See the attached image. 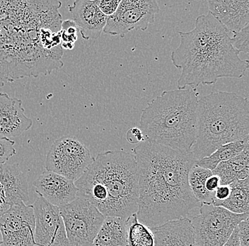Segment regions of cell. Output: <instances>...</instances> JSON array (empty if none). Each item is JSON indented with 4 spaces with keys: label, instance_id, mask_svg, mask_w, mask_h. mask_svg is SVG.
Listing matches in <instances>:
<instances>
[{
    "label": "cell",
    "instance_id": "obj_1",
    "mask_svg": "<svg viewBox=\"0 0 249 246\" xmlns=\"http://www.w3.org/2000/svg\"><path fill=\"white\" fill-rule=\"evenodd\" d=\"M61 6L60 1L0 0V87L63 66V53L46 51L40 42L42 29L61 30Z\"/></svg>",
    "mask_w": 249,
    "mask_h": 246
},
{
    "label": "cell",
    "instance_id": "obj_2",
    "mask_svg": "<svg viewBox=\"0 0 249 246\" xmlns=\"http://www.w3.org/2000/svg\"><path fill=\"white\" fill-rule=\"evenodd\" d=\"M138 169V222L148 228L187 218L201 204L193 194L188 174L192 152L144 140L132 149Z\"/></svg>",
    "mask_w": 249,
    "mask_h": 246
},
{
    "label": "cell",
    "instance_id": "obj_3",
    "mask_svg": "<svg viewBox=\"0 0 249 246\" xmlns=\"http://www.w3.org/2000/svg\"><path fill=\"white\" fill-rule=\"evenodd\" d=\"M180 44L172 51L171 60L181 71L178 89H192L215 84L220 78H241L249 68L233 47V34L211 13L197 17L190 32H179Z\"/></svg>",
    "mask_w": 249,
    "mask_h": 246
},
{
    "label": "cell",
    "instance_id": "obj_4",
    "mask_svg": "<svg viewBox=\"0 0 249 246\" xmlns=\"http://www.w3.org/2000/svg\"><path fill=\"white\" fill-rule=\"evenodd\" d=\"M74 183L77 197L89 202L105 217L127 220L138 211V169L132 152H100Z\"/></svg>",
    "mask_w": 249,
    "mask_h": 246
},
{
    "label": "cell",
    "instance_id": "obj_5",
    "mask_svg": "<svg viewBox=\"0 0 249 246\" xmlns=\"http://www.w3.org/2000/svg\"><path fill=\"white\" fill-rule=\"evenodd\" d=\"M198 93L192 88L166 90L142 111L144 140L191 152L196 139Z\"/></svg>",
    "mask_w": 249,
    "mask_h": 246
},
{
    "label": "cell",
    "instance_id": "obj_6",
    "mask_svg": "<svg viewBox=\"0 0 249 246\" xmlns=\"http://www.w3.org/2000/svg\"><path fill=\"white\" fill-rule=\"evenodd\" d=\"M249 139V102L228 92H211L198 100L196 139L191 152L196 162L219 146Z\"/></svg>",
    "mask_w": 249,
    "mask_h": 246
},
{
    "label": "cell",
    "instance_id": "obj_7",
    "mask_svg": "<svg viewBox=\"0 0 249 246\" xmlns=\"http://www.w3.org/2000/svg\"><path fill=\"white\" fill-rule=\"evenodd\" d=\"M199 208L200 214L191 219L197 246H223L239 223L249 219V214H233L213 205Z\"/></svg>",
    "mask_w": 249,
    "mask_h": 246
},
{
    "label": "cell",
    "instance_id": "obj_8",
    "mask_svg": "<svg viewBox=\"0 0 249 246\" xmlns=\"http://www.w3.org/2000/svg\"><path fill=\"white\" fill-rule=\"evenodd\" d=\"M59 208L69 246H92L105 216L81 197Z\"/></svg>",
    "mask_w": 249,
    "mask_h": 246
},
{
    "label": "cell",
    "instance_id": "obj_9",
    "mask_svg": "<svg viewBox=\"0 0 249 246\" xmlns=\"http://www.w3.org/2000/svg\"><path fill=\"white\" fill-rule=\"evenodd\" d=\"M93 160L83 143L74 137L64 135L56 140L48 151L46 169L75 183Z\"/></svg>",
    "mask_w": 249,
    "mask_h": 246
},
{
    "label": "cell",
    "instance_id": "obj_10",
    "mask_svg": "<svg viewBox=\"0 0 249 246\" xmlns=\"http://www.w3.org/2000/svg\"><path fill=\"white\" fill-rule=\"evenodd\" d=\"M160 10L156 0H123L116 12L108 17L103 32L124 38L131 31L144 32L155 23Z\"/></svg>",
    "mask_w": 249,
    "mask_h": 246
},
{
    "label": "cell",
    "instance_id": "obj_11",
    "mask_svg": "<svg viewBox=\"0 0 249 246\" xmlns=\"http://www.w3.org/2000/svg\"><path fill=\"white\" fill-rule=\"evenodd\" d=\"M0 246H37L32 205H13L0 215Z\"/></svg>",
    "mask_w": 249,
    "mask_h": 246
},
{
    "label": "cell",
    "instance_id": "obj_12",
    "mask_svg": "<svg viewBox=\"0 0 249 246\" xmlns=\"http://www.w3.org/2000/svg\"><path fill=\"white\" fill-rule=\"evenodd\" d=\"M32 206L37 246H69L59 207L51 205L40 194Z\"/></svg>",
    "mask_w": 249,
    "mask_h": 246
},
{
    "label": "cell",
    "instance_id": "obj_13",
    "mask_svg": "<svg viewBox=\"0 0 249 246\" xmlns=\"http://www.w3.org/2000/svg\"><path fill=\"white\" fill-rule=\"evenodd\" d=\"M33 185L37 194L54 206L68 205L77 197L74 182L51 171H44Z\"/></svg>",
    "mask_w": 249,
    "mask_h": 246
},
{
    "label": "cell",
    "instance_id": "obj_14",
    "mask_svg": "<svg viewBox=\"0 0 249 246\" xmlns=\"http://www.w3.org/2000/svg\"><path fill=\"white\" fill-rule=\"evenodd\" d=\"M69 11L84 39L96 40L100 37L108 17L101 12L96 0H76Z\"/></svg>",
    "mask_w": 249,
    "mask_h": 246
},
{
    "label": "cell",
    "instance_id": "obj_15",
    "mask_svg": "<svg viewBox=\"0 0 249 246\" xmlns=\"http://www.w3.org/2000/svg\"><path fill=\"white\" fill-rule=\"evenodd\" d=\"M32 125V119L25 114L22 101L0 93V136H19Z\"/></svg>",
    "mask_w": 249,
    "mask_h": 246
},
{
    "label": "cell",
    "instance_id": "obj_16",
    "mask_svg": "<svg viewBox=\"0 0 249 246\" xmlns=\"http://www.w3.org/2000/svg\"><path fill=\"white\" fill-rule=\"evenodd\" d=\"M209 12L231 34L240 32L249 23V0H210Z\"/></svg>",
    "mask_w": 249,
    "mask_h": 246
},
{
    "label": "cell",
    "instance_id": "obj_17",
    "mask_svg": "<svg viewBox=\"0 0 249 246\" xmlns=\"http://www.w3.org/2000/svg\"><path fill=\"white\" fill-rule=\"evenodd\" d=\"M155 236V246H197L191 219L171 221L150 228Z\"/></svg>",
    "mask_w": 249,
    "mask_h": 246
},
{
    "label": "cell",
    "instance_id": "obj_18",
    "mask_svg": "<svg viewBox=\"0 0 249 246\" xmlns=\"http://www.w3.org/2000/svg\"><path fill=\"white\" fill-rule=\"evenodd\" d=\"M0 183L9 206L29 202L27 179L18 163L0 165Z\"/></svg>",
    "mask_w": 249,
    "mask_h": 246
},
{
    "label": "cell",
    "instance_id": "obj_19",
    "mask_svg": "<svg viewBox=\"0 0 249 246\" xmlns=\"http://www.w3.org/2000/svg\"><path fill=\"white\" fill-rule=\"evenodd\" d=\"M246 148L239 155L222 162L212 172L220 180V185L230 184L249 178V152Z\"/></svg>",
    "mask_w": 249,
    "mask_h": 246
},
{
    "label": "cell",
    "instance_id": "obj_20",
    "mask_svg": "<svg viewBox=\"0 0 249 246\" xmlns=\"http://www.w3.org/2000/svg\"><path fill=\"white\" fill-rule=\"evenodd\" d=\"M92 246H128L126 220L116 216H106Z\"/></svg>",
    "mask_w": 249,
    "mask_h": 246
},
{
    "label": "cell",
    "instance_id": "obj_21",
    "mask_svg": "<svg viewBox=\"0 0 249 246\" xmlns=\"http://www.w3.org/2000/svg\"><path fill=\"white\" fill-rule=\"evenodd\" d=\"M249 178L230 184V194L225 200L214 199L213 205L221 207L236 214H249Z\"/></svg>",
    "mask_w": 249,
    "mask_h": 246
},
{
    "label": "cell",
    "instance_id": "obj_22",
    "mask_svg": "<svg viewBox=\"0 0 249 246\" xmlns=\"http://www.w3.org/2000/svg\"><path fill=\"white\" fill-rule=\"evenodd\" d=\"M249 146V139L235 141L222 145L209 156L197 160L196 166L213 171L219 163L239 155Z\"/></svg>",
    "mask_w": 249,
    "mask_h": 246
},
{
    "label": "cell",
    "instance_id": "obj_23",
    "mask_svg": "<svg viewBox=\"0 0 249 246\" xmlns=\"http://www.w3.org/2000/svg\"><path fill=\"white\" fill-rule=\"evenodd\" d=\"M213 172L195 165L188 174V184L195 198L201 205H213L214 193L210 192L205 188V183Z\"/></svg>",
    "mask_w": 249,
    "mask_h": 246
},
{
    "label": "cell",
    "instance_id": "obj_24",
    "mask_svg": "<svg viewBox=\"0 0 249 246\" xmlns=\"http://www.w3.org/2000/svg\"><path fill=\"white\" fill-rule=\"evenodd\" d=\"M128 246H155V236L150 228L138 222L137 214L126 220Z\"/></svg>",
    "mask_w": 249,
    "mask_h": 246
},
{
    "label": "cell",
    "instance_id": "obj_25",
    "mask_svg": "<svg viewBox=\"0 0 249 246\" xmlns=\"http://www.w3.org/2000/svg\"><path fill=\"white\" fill-rule=\"evenodd\" d=\"M249 25H247L240 32L233 34L231 37V45L239 54H249Z\"/></svg>",
    "mask_w": 249,
    "mask_h": 246
},
{
    "label": "cell",
    "instance_id": "obj_26",
    "mask_svg": "<svg viewBox=\"0 0 249 246\" xmlns=\"http://www.w3.org/2000/svg\"><path fill=\"white\" fill-rule=\"evenodd\" d=\"M15 141L7 137L0 136V165L6 164L15 155Z\"/></svg>",
    "mask_w": 249,
    "mask_h": 246
},
{
    "label": "cell",
    "instance_id": "obj_27",
    "mask_svg": "<svg viewBox=\"0 0 249 246\" xmlns=\"http://www.w3.org/2000/svg\"><path fill=\"white\" fill-rule=\"evenodd\" d=\"M98 7L106 16L110 17L116 12L121 0H96Z\"/></svg>",
    "mask_w": 249,
    "mask_h": 246
},
{
    "label": "cell",
    "instance_id": "obj_28",
    "mask_svg": "<svg viewBox=\"0 0 249 246\" xmlns=\"http://www.w3.org/2000/svg\"><path fill=\"white\" fill-rule=\"evenodd\" d=\"M238 236L240 246H249V220L242 221L237 226Z\"/></svg>",
    "mask_w": 249,
    "mask_h": 246
},
{
    "label": "cell",
    "instance_id": "obj_29",
    "mask_svg": "<svg viewBox=\"0 0 249 246\" xmlns=\"http://www.w3.org/2000/svg\"><path fill=\"white\" fill-rule=\"evenodd\" d=\"M126 139L131 144H136L143 142L144 137L140 128L133 127L127 131L126 133Z\"/></svg>",
    "mask_w": 249,
    "mask_h": 246
},
{
    "label": "cell",
    "instance_id": "obj_30",
    "mask_svg": "<svg viewBox=\"0 0 249 246\" xmlns=\"http://www.w3.org/2000/svg\"><path fill=\"white\" fill-rule=\"evenodd\" d=\"M230 194V188L229 185H219L214 191V199L219 201L225 200Z\"/></svg>",
    "mask_w": 249,
    "mask_h": 246
},
{
    "label": "cell",
    "instance_id": "obj_31",
    "mask_svg": "<svg viewBox=\"0 0 249 246\" xmlns=\"http://www.w3.org/2000/svg\"><path fill=\"white\" fill-rule=\"evenodd\" d=\"M219 185H220V180H219V177L213 174V175L208 177L206 183H205V188H206L207 190L212 193H214L216 189L219 188Z\"/></svg>",
    "mask_w": 249,
    "mask_h": 246
},
{
    "label": "cell",
    "instance_id": "obj_32",
    "mask_svg": "<svg viewBox=\"0 0 249 246\" xmlns=\"http://www.w3.org/2000/svg\"><path fill=\"white\" fill-rule=\"evenodd\" d=\"M10 206L8 205L7 200H6L5 196H4V191H3L2 187L0 183V215L7 211Z\"/></svg>",
    "mask_w": 249,
    "mask_h": 246
},
{
    "label": "cell",
    "instance_id": "obj_33",
    "mask_svg": "<svg viewBox=\"0 0 249 246\" xmlns=\"http://www.w3.org/2000/svg\"><path fill=\"white\" fill-rule=\"evenodd\" d=\"M223 246H240L239 236H238L237 228H235L233 233H231V236L227 240V242L224 244Z\"/></svg>",
    "mask_w": 249,
    "mask_h": 246
}]
</instances>
